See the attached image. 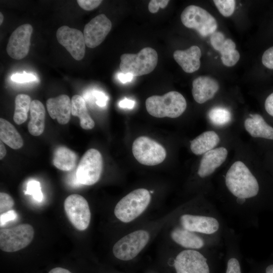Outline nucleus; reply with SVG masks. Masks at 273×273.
<instances>
[{
  "mask_svg": "<svg viewBox=\"0 0 273 273\" xmlns=\"http://www.w3.org/2000/svg\"><path fill=\"white\" fill-rule=\"evenodd\" d=\"M18 217L15 211L11 210L0 215V226H4L10 221L14 220Z\"/></svg>",
  "mask_w": 273,
  "mask_h": 273,
  "instance_id": "nucleus-38",
  "label": "nucleus"
},
{
  "mask_svg": "<svg viewBox=\"0 0 273 273\" xmlns=\"http://www.w3.org/2000/svg\"><path fill=\"white\" fill-rule=\"evenodd\" d=\"M14 205V201L10 195L3 192L0 193L1 214L12 210Z\"/></svg>",
  "mask_w": 273,
  "mask_h": 273,
  "instance_id": "nucleus-33",
  "label": "nucleus"
},
{
  "mask_svg": "<svg viewBox=\"0 0 273 273\" xmlns=\"http://www.w3.org/2000/svg\"><path fill=\"white\" fill-rule=\"evenodd\" d=\"M228 150L219 147L205 153L203 156L197 174L199 178L205 179L211 175L225 160Z\"/></svg>",
  "mask_w": 273,
  "mask_h": 273,
  "instance_id": "nucleus-19",
  "label": "nucleus"
},
{
  "mask_svg": "<svg viewBox=\"0 0 273 273\" xmlns=\"http://www.w3.org/2000/svg\"><path fill=\"white\" fill-rule=\"evenodd\" d=\"M244 127L252 137L273 140V128L258 114H250L245 120Z\"/></svg>",
  "mask_w": 273,
  "mask_h": 273,
  "instance_id": "nucleus-23",
  "label": "nucleus"
},
{
  "mask_svg": "<svg viewBox=\"0 0 273 273\" xmlns=\"http://www.w3.org/2000/svg\"><path fill=\"white\" fill-rule=\"evenodd\" d=\"M176 208L157 217L147 220L117 235L111 248L115 259L129 262L138 258L160 235L174 218Z\"/></svg>",
  "mask_w": 273,
  "mask_h": 273,
  "instance_id": "nucleus-3",
  "label": "nucleus"
},
{
  "mask_svg": "<svg viewBox=\"0 0 273 273\" xmlns=\"http://www.w3.org/2000/svg\"><path fill=\"white\" fill-rule=\"evenodd\" d=\"M213 2L220 13L224 17H229L234 12L236 4L234 0H214Z\"/></svg>",
  "mask_w": 273,
  "mask_h": 273,
  "instance_id": "nucleus-31",
  "label": "nucleus"
},
{
  "mask_svg": "<svg viewBox=\"0 0 273 273\" xmlns=\"http://www.w3.org/2000/svg\"><path fill=\"white\" fill-rule=\"evenodd\" d=\"M173 58L183 70L191 73L198 70L200 67L201 51L197 46H193L186 50H176L173 53Z\"/></svg>",
  "mask_w": 273,
  "mask_h": 273,
  "instance_id": "nucleus-22",
  "label": "nucleus"
},
{
  "mask_svg": "<svg viewBox=\"0 0 273 273\" xmlns=\"http://www.w3.org/2000/svg\"><path fill=\"white\" fill-rule=\"evenodd\" d=\"M0 139L13 149H20L23 145V139L14 125L2 118L0 119Z\"/></svg>",
  "mask_w": 273,
  "mask_h": 273,
  "instance_id": "nucleus-27",
  "label": "nucleus"
},
{
  "mask_svg": "<svg viewBox=\"0 0 273 273\" xmlns=\"http://www.w3.org/2000/svg\"><path fill=\"white\" fill-rule=\"evenodd\" d=\"M264 106L267 113L273 117V93L266 99Z\"/></svg>",
  "mask_w": 273,
  "mask_h": 273,
  "instance_id": "nucleus-40",
  "label": "nucleus"
},
{
  "mask_svg": "<svg viewBox=\"0 0 273 273\" xmlns=\"http://www.w3.org/2000/svg\"><path fill=\"white\" fill-rule=\"evenodd\" d=\"M76 160L75 153L67 147H59L54 152L53 164L60 170L70 171L73 169L76 165Z\"/></svg>",
  "mask_w": 273,
  "mask_h": 273,
  "instance_id": "nucleus-28",
  "label": "nucleus"
},
{
  "mask_svg": "<svg viewBox=\"0 0 273 273\" xmlns=\"http://www.w3.org/2000/svg\"><path fill=\"white\" fill-rule=\"evenodd\" d=\"M32 26L24 24L18 27L11 34L7 46L6 51L12 58L20 60L28 54L30 46Z\"/></svg>",
  "mask_w": 273,
  "mask_h": 273,
  "instance_id": "nucleus-15",
  "label": "nucleus"
},
{
  "mask_svg": "<svg viewBox=\"0 0 273 273\" xmlns=\"http://www.w3.org/2000/svg\"><path fill=\"white\" fill-rule=\"evenodd\" d=\"M58 41L63 46L76 60L82 59L85 53L83 33L79 30L62 26L56 32Z\"/></svg>",
  "mask_w": 273,
  "mask_h": 273,
  "instance_id": "nucleus-14",
  "label": "nucleus"
},
{
  "mask_svg": "<svg viewBox=\"0 0 273 273\" xmlns=\"http://www.w3.org/2000/svg\"><path fill=\"white\" fill-rule=\"evenodd\" d=\"M160 242L159 255L174 273H211V259L219 250L185 249Z\"/></svg>",
  "mask_w": 273,
  "mask_h": 273,
  "instance_id": "nucleus-5",
  "label": "nucleus"
},
{
  "mask_svg": "<svg viewBox=\"0 0 273 273\" xmlns=\"http://www.w3.org/2000/svg\"><path fill=\"white\" fill-rule=\"evenodd\" d=\"M49 273H72L69 270L61 267H57L52 269Z\"/></svg>",
  "mask_w": 273,
  "mask_h": 273,
  "instance_id": "nucleus-43",
  "label": "nucleus"
},
{
  "mask_svg": "<svg viewBox=\"0 0 273 273\" xmlns=\"http://www.w3.org/2000/svg\"><path fill=\"white\" fill-rule=\"evenodd\" d=\"M208 115L211 123L219 126L229 123L232 118L230 111L228 109L221 107L212 108L209 111Z\"/></svg>",
  "mask_w": 273,
  "mask_h": 273,
  "instance_id": "nucleus-30",
  "label": "nucleus"
},
{
  "mask_svg": "<svg viewBox=\"0 0 273 273\" xmlns=\"http://www.w3.org/2000/svg\"><path fill=\"white\" fill-rule=\"evenodd\" d=\"M93 95L96 99V103L101 107H105L108 100V97L102 92L95 90Z\"/></svg>",
  "mask_w": 273,
  "mask_h": 273,
  "instance_id": "nucleus-39",
  "label": "nucleus"
},
{
  "mask_svg": "<svg viewBox=\"0 0 273 273\" xmlns=\"http://www.w3.org/2000/svg\"><path fill=\"white\" fill-rule=\"evenodd\" d=\"M48 113L51 117L56 119L61 124H67L70 119L71 100L66 95L51 98L46 102Z\"/></svg>",
  "mask_w": 273,
  "mask_h": 273,
  "instance_id": "nucleus-20",
  "label": "nucleus"
},
{
  "mask_svg": "<svg viewBox=\"0 0 273 273\" xmlns=\"http://www.w3.org/2000/svg\"><path fill=\"white\" fill-rule=\"evenodd\" d=\"M71 100L72 115L79 118L80 125L83 129H92L95 123L88 113L84 100L81 96L75 95Z\"/></svg>",
  "mask_w": 273,
  "mask_h": 273,
  "instance_id": "nucleus-26",
  "label": "nucleus"
},
{
  "mask_svg": "<svg viewBox=\"0 0 273 273\" xmlns=\"http://www.w3.org/2000/svg\"><path fill=\"white\" fill-rule=\"evenodd\" d=\"M224 181L232 198L225 210L245 226L251 227L258 211L255 199L260 186L257 179L243 162L237 161L227 171Z\"/></svg>",
  "mask_w": 273,
  "mask_h": 273,
  "instance_id": "nucleus-1",
  "label": "nucleus"
},
{
  "mask_svg": "<svg viewBox=\"0 0 273 273\" xmlns=\"http://www.w3.org/2000/svg\"><path fill=\"white\" fill-rule=\"evenodd\" d=\"M36 77L32 74L24 72L23 73H16L11 76V79L16 82L24 83L34 81Z\"/></svg>",
  "mask_w": 273,
  "mask_h": 273,
  "instance_id": "nucleus-34",
  "label": "nucleus"
},
{
  "mask_svg": "<svg viewBox=\"0 0 273 273\" xmlns=\"http://www.w3.org/2000/svg\"><path fill=\"white\" fill-rule=\"evenodd\" d=\"M146 107L148 112L157 118H177L185 111L187 102L179 93L171 91L163 96L154 95L147 99Z\"/></svg>",
  "mask_w": 273,
  "mask_h": 273,
  "instance_id": "nucleus-7",
  "label": "nucleus"
},
{
  "mask_svg": "<svg viewBox=\"0 0 273 273\" xmlns=\"http://www.w3.org/2000/svg\"><path fill=\"white\" fill-rule=\"evenodd\" d=\"M150 273H153V272H150Z\"/></svg>",
  "mask_w": 273,
  "mask_h": 273,
  "instance_id": "nucleus-47",
  "label": "nucleus"
},
{
  "mask_svg": "<svg viewBox=\"0 0 273 273\" xmlns=\"http://www.w3.org/2000/svg\"><path fill=\"white\" fill-rule=\"evenodd\" d=\"M132 76L133 75L131 74H124L123 73H120L118 75L119 80L122 83H126L131 81Z\"/></svg>",
  "mask_w": 273,
  "mask_h": 273,
  "instance_id": "nucleus-42",
  "label": "nucleus"
},
{
  "mask_svg": "<svg viewBox=\"0 0 273 273\" xmlns=\"http://www.w3.org/2000/svg\"><path fill=\"white\" fill-rule=\"evenodd\" d=\"M265 273H273V264L269 265L266 267Z\"/></svg>",
  "mask_w": 273,
  "mask_h": 273,
  "instance_id": "nucleus-45",
  "label": "nucleus"
},
{
  "mask_svg": "<svg viewBox=\"0 0 273 273\" xmlns=\"http://www.w3.org/2000/svg\"><path fill=\"white\" fill-rule=\"evenodd\" d=\"M132 151L139 162L147 166L162 163L166 156V150L161 145L145 136H139L134 141Z\"/></svg>",
  "mask_w": 273,
  "mask_h": 273,
  "instance_id": "nucleus-11",
  "label": "nucleus"
},
{
  "mask_svg": "<svg viewBox=\"0 0 273 273\" xmlns=\"http://www.w3.org/2000/svg\"><path fill=\"white\" fill-rule=\"evenodd\" d=\"M120 61L119 67L122 73L142 76L150 73L155 68L158 54L153 48L146 47L135 54H122Z\"/></svg>",
  "mask_w": 273,
  "mask_h": 273,
  "instance_id": "nucleus-8",
  "label": "nucleus"
},
{
  "mask_svg": "<svg viewBox=\"0 0 273 273\" xmlns=\"http://www.w3.org/2000/svg\"><path fill=\"white\" fill-rule=\"evenodd\" d=\"M223 243L226 255L225 273H242L238 236L234 230L228 225L224 232Z\"/></svg>",
  "mask_w": 273,
  "mask_h": 273,
  "instance_id": "nucleus-17",
  "label": "nucleus"
},
{
  "mask_svg": "<svg viewBox=\"0 0 273 273\" xmlns=\"http://www.w3.org/2000/svg\"><path fill=\"white\" fill-rule=\"evenodd\" d=\"M64 208L72 224L78 230H86L91 221V210L87 200L82 196L74 194L64 201Z\"/></svg>",
  "mask_w": 273,
  "mask_h": 273,
  "instance_id": "nucleus-13",
  "label": "nucleus"
},
{
  "mask_svg": "<svg viewBox=\"0 0 273 273\" xmlns=\"http://www.w3.org/2000/svg\"><path fill=\"white\" fill-rule=\"evenodd\" d=\"M112 27L111 21L105 14H101L93 18L84 28L83 35L85 45L95 48L105 39Z\"/></svg>",
  "mask_w": 273,
  "mask_h": 273,
  "instance_id": "nucleus-16",
  "label": "nucleus"
},
{
  "mask_svg": "<svg viewBox=\"0 0 273 273\" xmlns=\"http://www.w3.org/2000/svg\"><path fill=\"white\" fill-rule=\"evenodd\" d=\"M210 41L214 50L221 55L222 63L226 66H234L239 60L240 54L235 49L236 44L231 39L225 38L219 31H215L210 35Z\"/></svg>",
  "mask_w": 273,
  "mask_h": 273,
  "instance_id": "nucleus-18",
  "label": "nucleus"
},
{
  "mask_svg": "<svg viewBox=\"0 0 273 273\" xmlns=\"http://www.w3.org/2000/svg\"><path fill=\"white\" fill-rule=\"evenodd\" d=\"M30 113L28 131L32 135L38 136L43 132L45 126L46 110L42 103L37 100L32 101Z\"/></svg>",
  "mask_w": 273,
  "mask_h": 273,
  "instance_id": "nucleus-24",
  "label": "nucleus"
},
{
  "mask_svg": "<svg viewBox=\"0 0 273 273\" xmlns=\"http://www.w3.org/2000/svg\"><path fill=\"white\" fill-rule=\"evenodd\" d=\"M169 222L160 235L161 241L171 246L185 249L206 250H219L224 245L223 242L190 233L170 224Z\"/></svg>",
  "mask_w": 273,
  "mask_h": 273,
  "instance_id": "nucleus-6",
  "label": "nucleus"
},
{
  "mask_svg": "<svg viewBox=\"0 0 273 273\" xmlns=\"http://www.w3.org/2000/svg\"><path fill=\"white\" fill-rule=\"evenodd\" d=\"M34 232L27 223L20 224L0 231V248L5 252H13L27 246L32 241Z\"/></svg>",
  "mask_w": 273,
  "mask_h": 273,
  "instance_id": "nucleus-12",
  "label": "nucleus"
},
{
  "mask_svg": "<svg viewBox=\"0 0 273 273\" xmlns=\"http://www.w3.org/2000/svg\"><path fill=\"white\" fill-rule=\"evenodd\" d=\"M31 103V98L27 95L19 94L16 97L13 119L16 124H22L26 120Z\"/></svg>",
  "mask_w": 273,
  "mask_h": 273,
  "instance_id": "nucleus-29",
  "label": "nucleus"
},
{
  "mask_svg": "<svg viewBox=\"0 0 273 273\" xmlns=\"http://www.w3.org/2000/svg\"><path fill=\"white\" fill-rule=\"evenodd\" d=\"M169 2L168 0H152L148 5L149 11L151 13H155L158 11L160 8H165Z\"/></svg>",
  "mask_w": 273,
  "mask_h": 273,
  "instance_id": "nucleus-37",
  "label": "nucleus"
},
{
  "mask_svg": "<svg viewBox=\"0 0 273 273\" xmlns=\"http://www.w3.org/2000/svg\"><path fill=\"white\" fill-rule=\"evenodd\" d=\"M135 105V102L133 100L124 99L121 100L119 103V106L122 108L132 109Z\"/></svg>",
  "mask_w": 273,
  "mask_h": 273,
  "instance_id": "nucleus-41",
  "label": "nucleus"
},
{
  "mask_svg": "<svg viewBox=\"0 0 273 273\" xmlns=\"http://www.w3.org/2000/svg\"><path fill=\"white\" fill-rule=\"evenodd\" d=\"M169 224L191 234L223 242L228 225L221 215L210 203L194 200L176 207Z\"/></svg>",
  "mask_w": 273,
  "mask_h": 273,
  "instance_id": "nucleus-2",
  "label": "nucleus"
},
{
  "mask_svg": "<svg viewBox=\"0 0 273 273\" xmlns=\"http://www.w3.org/2000/svg\"><path fill=\"white\" fill-rule=\"evenodd\" d=\"M155 189L140 187L122 197L112 209L113 219L117 235L152 218L159 209Z\"/></svg>",
  "mask_w": 273,
  "mask_h": 273,
  "instance_id": "nucleus-4",
  "label": "nucleus"
},
{
  "mask_svg": "<svg viewBox=\"0 0 273 273\" xmlns=\"http://www.w3.org/2000/svg\"><path fill=\"white\" fill-rule=\"evenodd\" d=\"M180 19L185 26L196 30L203 37L211 35L217 28L215 19L206 10L195 5L187 7Z\"/></svg>",
  "mask_w": 273,
  "mask_h": 273,
  "instance_id": "nucleus-9",
  "label": "nucleus"
},
{
  "mask_svg": "<svg viewBox=\"0 0 273 273\" xmlns=\"http://www.w3.org/2000/svg\"><path fill=\"white\" fill-rule=\"evenodd\" d=\"M25 194L32 195L34 199L39 202H41L43 198L40 183L35 180H30L27 183Z\"/></svg>",
  "mask_w": 273,
  "mask_h": 273,
  "instance_id": "nucleus-32",
  "label": "nucleus"
},
{
  "mask_svg": "<svg viewBox=\"0 0 273 273\" xmlns=\"http://www.w3.org/2000/svg\"><path fill=\"white\" fill-rule=\"evenodd\" d=\"M103 167L100 152L95 149L88 150L81 158L76 170L78 182L86 186L96 184L100 179Z\"/></svg>",
  "mask_w": 273,
  "mask_h": 273,
  "instance_id": "nucleus-10",
  "label": "nucleus"
},
{
  "mask_svg": "<svg viewBox=\"0 0 273 273\" xmlns=\"http://www.w3.org/2000/svg\"><path fill=\"white\" fill-rule=\"evenodd\" d=\"M80 8L86 11H90L97 8L102 2L100 0H77Z\"/></svg>",
  "mask_w": 273,
  "mask_h": 273,
  "instance_id": "nucleus-35",
  "label": "nucleus"
},
{
  "mask_svg": "<svg viewBox=\"0 0 273 273\" xmlns=\"http://www.w3.org/2000/svg\"><path fill=\"white\" fill-rule=\"evenodd\" d=\"M220 138L214 131L203 132L191 142L190 148L195 155L204 154L213 149L219 143Z\"/></svg>",
  "mask_w": 273,
  "mask_h": 273,
  "instance_id": "nucleus-25",
  "label": "nucleus"
},
{
  "mask_svg": "<svg viewBox=\"0 0 273 273\" xmlns=\"http://www.w3.org/2000/svg\"><path fill=\"white\" fill-rule=\"evenodd\" d=\"M6 154V148L2 143V141L0 142V159H2Z\"/></svg>",
  "mask_w": 273,
  "mask_h": 273,
  "instance_id": "nucleus-44",
  "label": "nucleus"
},
{
  "mask_svg": "<svg viewBox=\"0 0 273 273\" xmlns=\"http://www.w3.org/2000/svg\"><path fill=\"white\" fill-rule=\"evenodd\" d=\"M262 63L266 68L273 69V46L264 52L262 57Z\"/></svg>",
  "mask_w": 273,
  "mask_h": 273,
  "instance_id": "nucleus-36",
  "label": "nucleus"
},
{
  "mask_svg": "<svg viewBox=\"0 0 273 273\" xmlns=\"http://www.w3.org/2000/svg\"><path fill=\"white\" fill-rule=\"evenodd\" d=\"M4 20V16L3 14L1 12L0 13V25H2Z\"/></svg>",
  "mask_w": 273,
  "mask_h": 273,
  "instance_id": "nucleus-46",
  "label": "nucleus"
},
{
  "mask_svg": "<svg viewBox=\"0 0 273 273\" xmlns=\"http://www.w3.org/2000/svg\"><path fill=\"white\" fill-rule=\"evenodd\" d=\"M192 95L195 101L203 104L212 99L219 89L218 82L208 76H200L192 83Z\"/></svg>",
  "mask_w": 273,
  "mask_h": 273,
  "instance_id": "nucleus-21",
  "label": "nucleus"
}]
</instances>
